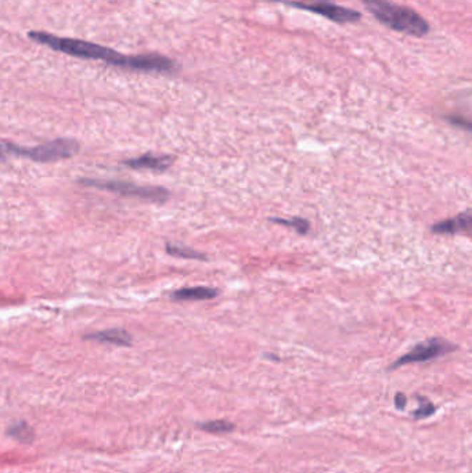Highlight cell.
Masks as SVG:
<instances>
[{"label":"cell","instance_id":"6da1fadb","mask_svg":"<svg viewBox=\"0 0 472 473\" xmlns=\"http://www.w3.org/2000/svg\"><path fill=\"white\" fill-rule=\"evenodd\" d=\"M28 36L34 42L47 46L51 50L78 59L104 61L114 67L125 68L131 71H144V72H174L178 68V64L172 59L158 53L125 56L107 46L97 45L82 39L56 36L44 31H31Z\"/></svg>","mask_w":472,"mask_h":473},{"label":"cell","instance_id":"7a4b0ae2","mask_svg":"<svg viewBox=\"0 0 472 473\" xmlns=\"http://www.w3.org/2000/svg\"><path fill=\"white\" fill-rule=\"evenodd\" d=\"M366 9L388 28L411 36H426L429 24L413 9L391 3L389 0H363Z\"/></svg>","mask_w":472,"mask_h":473},{"label":"cell","instance_id":"3957f363","mask_svg":"<svg viewBox=\"0 0 472 473\" xmlns=\"http://www.w3.org/2000/svg\"><path fill=\"white\" fill-rule=\"evenodd\" d=\"M7 153L25 157L35 162H56L74 157L79 151V143L72 138H57L35 147H21L6 143Z\"/></svg>","mask_w":472,"mask_h":473},{"label":"cell","instance_id":"277c9868","mask_svg":"<svg viewBox=\"0 0 472 473\" xmlns=\"http://www.w3.org/2000/svg\"><path fill=\"white\" fill-rule=\"evenodd\" d=\"M78 183L99 190L111 191L125 197H134L140 200H147L153 203H165L169 198V191L164 187L154 185H139L131 181L103 180V179H79Z\"/></svg>","mask_w":472,"mask_h":473},{"label":"cell","instance_id":"5b68a950","mask_svg":"<svg viewBox=\"0 0 472 473\" xmlns=\"http://www.w3.org/2000/svg\"><path fill=\"white\" fill-rule=\"evenodd\" d=\"M270 1H280L301 10L316 13L338 24L358 23L361 19L359 11L337 6L330 0H270Z\"/></svg>","mask_w":472,"mask_h":473},{"label":"cell","instance_id":"8992f818","mask_svg":"<svg viewBox=\"0 0 472 473\" xmlns=\"http://www.w3.org/2000/svg\"><path fill=\"white\" fill-rule=\"evenodd\" d=\"M456 349H457L456 345L450 343L445 339H428V340H424L423 343H418L417 346H414L408 353H406L402 357H399L389 367V371L396 370V368H399L402 365H407V364L435 360L438 357H442L448 353L454 352Z\"/></svg>","mask_w":472,"mask_h":473},{"label":"cell","instance_id":"52a82bcc","mask_svg":"<svg viewBox=\"0 0 472 473\" xmlns=\"http://www.w3.org/2000/svg\"><path fill=\"white\" fill-rule=\"evenodd\" d=\"M174 163V158L168 157V156H151V154H146L141 157L131 158L126 159L124 162L125 166L132 168V169H149V171H154V172H164L166 171L171 165Z\"/></svg>","mask_w":472,"mask_h":473},{"label":"cell","instance_id":"ba28073f","mask_svg":"<svg viewBox=\"0 0 472 473\" xmlns=\"http://www.w3.org/2000/svg\"><path fill=\"white\" fill-rule=\"evenodd\" d=\"M85 339L88 340H96L101 343H110V345H116V346H129L132 345V337L129 332L121 328H113V330H106V331H99L86 335Z\"/></svg>","mask_w":472,"mask_h":473},{"label":"cell","instance_id":"9c48e42d","mask_svg":"<svg viewBox=\"0 0 472 473\" xmlns=\"http://www.w3.org/2000/svg\"><path fill=\"white\" fill-rule=\"evenodd\" d=\"M471 223V213L466 212V213H460L458 216H456L453 219H448L445 222L433 225L432 231L436 234H456V233H460L464 230H470Z\"/></svg>","mask_w":472,"mask_h":473},{"label":"cell","instance_id":"30bf717a","mask_svg":"<svg viewBox=\"0 0 472 473\" xmlns=\"http://www.w3.org/2000/svg\"><path fill=\"white\" fill-rule=\"evenodd\" d=\"M219 291L208 287H194V288H181L172 293L171 297L175 300H208L218 296Z\"/></svg>","mask_w":472,"mask_h":473},{"label":"cell","instance_id":"8fae6325","mask_svg":"<svg viewBox=\"0 0 472 473\" xmlns=\"http://www.w3.org/2000/svg\"><path fill=\"white\" fill-rule=\"evenodd\" d=\"M199 428L206 432V433H212V434H225V433H230L233 432L236 425L230 421L226 419H216V421H209V422H204L200 424Z\"/></svg>","mask_w":472,"mask_h":473},{"label":"cell","instance_id":"7c38bea8","mask_svg":"<svg viewBox=\"0 0 472 473\" xmlns=\"http://www.w3.org/2000/svg\"><path fill=\"white\" fill-rule=\"evenodd\" d=\"M166 252L172 256L176 258H183V259H196V260H206L205 255L194 250V249L187 248V247H180L175 244H166Z\"/></svg>","mask_w":472,"mask_h":473},{"label":"cell","instance_id":"4fadbf2b","mask_svg":"<svg viewBox=\"0 0 472 473\" xmlns=\"http://www.w3.org/2000/svg\"><path fill=\"white\" fill-rule=\"evenodd\" d=\"M417 400L420 402V407L416 411H413V414H411V417L416 421L429 418V417H432L436 412V407H435V405L431 400H428L427 397L417 396Z\"/></svg>","mask_w":472,"mask_h":473},{"label":"cell","instance_id":"5bb4252c","mask_svg":"<svg viewBox=\"0 0 472 473\" xmlns=\"http://www.w3.org/2000/svg\"><path fill=\"white\" fill-rule=\"evenodd\" d=\"M9 434L23 443H29L34 439V432L25 422H19L9 428Z\"/></svg>","mask_w":472,"mask_h":473},{"label":"cell","instance_id":"9a60e30c","mask_svg":"<svg viewBox=\"0 0 472 473\" xmlns=\"http://www.w3.org/2000/svg\"><path fill=\"white\" fill-rule=\"evenodd\" d=\"M271 222L274 223H280V225H287L291 227L295 231H298L299 234H306L309 231V222L301 218H293V219H271Z\"/></svg>","mask_w":472,"mask_h":473},{"label":"cell","instance_id":"2e32d148","mask_svg":"<svg viewBox=\"0 0 472 473\" xmlns=\"http://www.w3.org/2000/svg\"><path fill=\"white\" fill-rule=\"evenodd\" d=\"M406 405H407V399H406L405 395L403 393H398L396 397H395V406L398 410H403Z\"/></svg>","mask_w":472,"mask_h":473},{"label":"cell","instance_id":"e0dca14e","mask_svg":"<svg viewBox=\"0 0 472 473\" xmlns=\"http://www.w3.org/2000/svg\"><path fill=\"white\" fill-rule=\"evenodd\" d=\"M6 154H9V153H7V146H6L4 141H0V159L4 157Z\"/></svg>","mask_w":472,"mask_h":473}]
</instances>
